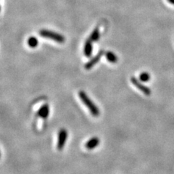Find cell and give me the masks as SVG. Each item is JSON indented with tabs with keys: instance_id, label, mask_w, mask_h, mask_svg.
<instances>
[{
	"instance_id": "8992f818",
	"label": "cell",
	"mask_w": 174,
	"mask_h": 174,
	"mask_svg": "<svg viewBox=\"0 0 174 174\" xmlns=\"http://www.w3.org/2000/svg\"><path fill=\"white\" fill-rule=\"evenodd\" d=\"M100 142V139L97 138V137H93V138H91L89 141L86 142L85 147L88 149H93L99 145Z\"/></svg>"
},
{
	"instance_id": "30bf717a",
	"label": "cell",
	"mask_w": 174,
	"mask_h": 174,
	"mask_svg": "<svg viewBox=\"0 0 174 174\" xmlns=\"http://www.w3.org/2000/svg\"><path fill=\"white\" fill-rule=\"evenodd\" d=\"M100 38V28L99 27H96L95 28V29L92 31V33H91L90 36H89V40L92 41V42L96 41L99 39Z\"/></svg>"
},
{
	"instance_id": "3957f363",
	"label": "cell",
	"mask_w": 174,
	"mask_h": 174,
	"mask_svg": "<svg viewBox=\"0 0 174 174\" xmlns=\"http://www.w3.org/2000/svg\"><path fill=\"white\" fill-rule=\"evenodd\" d=\"M68 138V132L65 129L62 128L59 131L58 134V145L57 148L59 150H62L63 147H65L66 141Z\"/></svg>"
},
{
	"instance_id": "4fadbf2b",
	"label": "cell",
	"mask_w": 174,
	"mask_h": 174,
	"mask_svg": "<svg viewBox=\"0 0 174 174\" xmlns=\"http://www.w3.org/2000/svg\"><path fill=\"white\" fill-rule=\"evenodd\" d=\"M167 2H169V3L171 4V5H174V0H167Z\"/></svg>"
},
{
	"instance_id": "8fae6325",
	"label": "cell",
	"mask_w": 174,
	"mask_h": 174,
	"mask_svg": "<svg viewBox=\"0 0 174 174\" xmlns=\"http://www.w3.org/2000/svg\"><path fill=\"white\" fill-rule=\"evenodd\" d=\"M27 43H28V47L31 48H36L39 44V41H38L37 38L35 36H31L28 39Z\"/></svg>"
},
{
	"instance_id": "5b68a950",
	"label": "cell",
	"mask_w": 174,
	"mask_h": 174,
	"mask_svg": "<svg viewBox=\"0 0 174 174\" xmlns=\"http://www.w3.org/2000/svg\"><path fill=\"white\" fill-rule=\"evenodd\" d=\"M104 54V51H100V52L96 54V56L94 57V58H92L89 62H87L85 64V66H84L85 68L86 69V70H89V69H91L92 68H93L94 66V65L100 60V59H101V58L102 57V55Z\"/></svg>"
},
{
	"instance_id": "7c38bea8",
	"label": "cell",
	"mask_w": 174,
	"mask_h": 174,
	"mask_svg": "<svg viewBox=\"0 0 174 174\" xmlns=\"http://www.w3.org/2000/svg\"><path fill=\"white\" fill-rule=\"evenodd\" d=\"M139 78L140 81H142V82H147L150 79V75L147 73V72H142L141 74L139 75Z\"/></svg>"
},
{
	"instance_id": "ba28073f",
	"label": "cell",
	"mask_w": 174,
	"mask_h": 174,
	"mask_svg": "<svg viewBox=\"0 0 174 174\" xmlns=\"http://www.w3.org/2000/svg\"><path fill=\"white\" fill-rule=\"evenodd\" d=\"M49 114H50V107H49V105L47 104H43V106H41L39 108V111H38L39 116H40L42 118H44V119L48 118Z\"/></svg>"
},
{
	"instance_id": "7a4b0ae2",
	"label": "cell",
	"mask_w": 174,
	"mask_h": 174,
	"mask_svg": "<svg viewBox=\"0 0 174 174\" xmlns=\"http://www.w3.org/2000/svg\"><path fill=\"white\" fill-rule=\"evenodd\" d=\"M39 35H40L41 37L43 38H47V39H52L54 41L58 42V43H62L65 42V37L63 36H62L60 33H58L56 32H54V31H48V30H41L39 31Z\"/></svg>"
},
{
	"instance_id": "9c48e42d",
	"label": "cell",
	"mask_w": 174,
	"mask_h": 174,
	"mask_svg": "<svg viewBox=\"0 0 174 174\" xmlns=\"http://www.w3.org/2000/svg\"><path fill=\"white\" fill-rule=\"evenodd\" d=\"M105 57L106 59L109 61L110 62H112V63H115V62H118V57H117L116 54H114L112 52L108 51L105 53Z\"/></svg>"
},
{
	"instance_id": "52a82bcc",
	"label": "cell",
	"mask_w": 174,
	"mask_h": 174,
	"mask_svg": "<svg viewBox=\"0 0 174 174\" xmlns=\"http://www.w3.org/2000/svg\"><path fill=\"white\" fill-rule=\"evenodd\" d=\"M92 51H93V46H92V41L89 39L86 41L84 47V55L87 58H89L92 55Z\"/></svg>"
},
{
	"instance_id": "277c9868",
	"label": "cell",
	"mask_w": 174,
	"mask_h": 174,
	"mask_svg": "<svg viewBox=\"0 0 174 174\" xmlns=\"http://www.w3.org/2000/svg\"><path fill=\"white\" fill-rule=\"evenodd\" d=\"M130 81H131V83L137 87V89H139L144 94L147 95V96H149V95L151 94L150 89H149L147 86L143 85V84H141L138 79H137L135 77H131V78H130Z\"/></svg>"
},
{
	"instance_id": "6da1fadb",
	"label": "cell",
	"mask_w": 174,
	"mask_h": 174,
	"mask_svg": "<svg viewBox=\"0 0 174 174\" xmlns=\"http://www.w3.org/2000/svg\"><path fill=\"white\" fill-rule=\"evenodd\" d=\"M78 96H79L81 101L84 102V104L89 108V111H90L91 114H92V115H94V117H97L100 115V112L99 108L95 105L94 103L91 100V99L89 97V96H88L84 91H80V92H78Z\"/></svg>"
}]
</instances>
